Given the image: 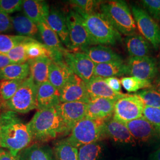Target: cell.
<instances>
[{"mask_svg": "<svg viewBox=\"0 0 160 160\" xmlns=\"http://www.w3.org/2000/svg\"><path fill=\"white\" fill-rule=\"evenodd\" d=\"M121 84L125 90L129 92H135L143 88H152L151 81L141 80L134 77H125L121 80Z\"/></svg>", "mask_w": 160, "mask_h": 160, "instance_id": "33", "label": "cell"}, {"mask_svg": "<svg viewBox=\"0 0 160 160\" xmlns=\"http://www.w3.org/2000/svg\"><path fill=\"white\" fill-rule=\"evenodd\" d=\"M24 80L0 81V97L4 104L10 100L16 93Z\"/></svg>", "mask_w": 160, "mask_h": 160, "instance_id": "32", "label": "cell"}, {"mask_svg": "<svg viewBox=\"0 0 160 160\" xmlns=\"http://www.w3.org/2000/svg\"><path fill=\"white\" fill-rule=\"evenodd\" d=\"M104 122L85 118L72 128L70 135L65 139L77 148L82 145L98 142L106 137L104 131Z\"/></svg>", "mask_w": 160, "mask_h": 160, "instance_id": "5", "label": "cell"}, {"mask_svg": "<svg viewBox=\"0 0 160 160\" xmlns=\"http://www.w3.org/2000/svg\"><path fill=\"white\" fill-rule=\"evenodd\" d=\"M143 116L150 123L160 129V108L145 106Z\"/></svg>", "mask_w": 160, "mask_h": 160, "instance_id": "40", "label": "cell"}, {"mask_svg": "<svg viewBox=\"0 0 160 160\" xmlns=\"http://www.w3.org/2000/svg\"><path fill=\"white\" fill-rule=\"evenodd\" d=\"M12 28V17L8 14L0 12V33L8 32Z\"/></svg>", "mask_w": 160, "mask_h": 160, "instance_id": "42", "label": "cell"}, {"mask_svg": "<svg viewBox=\"0 0 160 160\" xmlns=\"http://www.w3.org/2000/svg\"><path fill=\"white\" fill-rule=\"evenodd\" d=\"M0 160H17V159L8 150L0 147Z\"/></svg>", "mask_w": 160, "mask_h": 160, "instance_id": "44", "label": "cell"}, {"mask_svg": "<svg viewBox=\"0 0 160 160\" xmlns=\"http://www.w3.org/2000/svg\"><path fill=\"white\" fill-rule=\"evenodd\" d=\"M35 40L33 38L22 36L0 34V53L6 55L18 45Z\"/></svg>", "mask_w": 160, "mask_h": 160, "instance_id": "31", "label": "cell"}, {"mask_svg": "<svg viewBox=\"0 0 160 160\" xmlns=\"http://www.w3.org/2000/svg\"><path fill=\"white\" fill-rule=\"evenodd\" d=\"M12 28L18 36L33 38L39 32L37 24L24 14L12 16Z\"/></svg>", "mask_w": 160, "mask_h": 160, "instance_id": "28", "label": "cell"}, {"mask_svg": "<svg viewBox=\"0 0 160 160\" xmlns=\"http://www.w3.org/2000/svg\"><path fill=\"white\" fill-rule=\"evenodd\" d=\"M101 13L120 33H136L137 25L129 7L124 1H110L100 6Z\"/></svg>", "mask_w": 160, "mask_h": 160, "instance_id": "3", "label": "cell"}, {"mask_svg": "<svg viewBox=\"0 0 160 160\" xmlns=\"http://www.w3.org/2000/svg\"><path fill=\"white\" fill-rule=\"evenodd\" d=\"M102 151L98 142L82 145L78 148V160H98Z\"/></svg>", "mask_w": 160, "mask_h": 160, "instance_id": "34", "label": "cell"}, {"mask_svg": "<svg viewBox=\"0 0 160 160\" xmlns=\"http://www.w3.org/2000/svg\"><path fill=\"white\" fill-rule=\"evenodd\" d=\"M63 60L72 72L86 84L94 77L96 64L85 53L67 51L63 55Z\"/></svg>", "mask_w": 160, "mask_h": 160, "instance_id": "10", "label": "cell"}, {"mask_svg": "<svg viewBox=\"0 0 160 160\" xmlns=\"http://www.w3.org/2000/svg\"><path fill=\"white\" fill-rule=\"evenodd\" d=\"M17 160H56L53 150L48 145L35 142L23 149L16 156Z\"/></svg>", "mask_w": 160, "mask_h": 160, "instance_id": "21", "label": "cell"}, {"mask_svg": "<svg viewBox=\"0 0 160 160\" xmlns=\"http://www.w3.org/2000/svg\"><path fill=\"white\" fill-rule=\"evenodd\" d=\"M66 20L71 51H82L85 48L96 45L86 28L83 18L77 12L70 10L66 15Z\"/></svg>", "mask_w": 160, "mask_h": 160, "instance_id": "7", "label": "cell"}, {"mask_svg": "<svg viewBox=\"0 0 160 160\" xmlns=\"http://www.w3.org/2000/svg\"><path fill=\"white\" fill-rule=\"evenodd\" d=\"M104 131L106 137H109L115 142L126 144H135V140L125 124L111 118L104 123Z\"/></svg>", "mask_w": 160, "mask_h": 160, "instance_id": "17", "label": "cell"}, {"mask_svg": "<svg viewBox=\"0 0 160 160\" xmlns=\"http://www.w3.org/2000/svg\"><path fill=\"white\" fill-rule=\"evenodd\" d=\"M46 21L49 26L58 34L63 45L66 46L69 50L71 51L66 16L59 10L52 8L50 9Z\"/></svg>", "mask_w": 160, "mask_h": 160, "instance_id": "19", "label": "cell"}, {"mask_svg": "<svg viewBox=\"0 0 160 160\" xmlns=\"http://www.w3.org/2000/svg\"><path fill=\"white\" fill-rule=\"evenodd\" d=\"M141 4L150 16L160 20V0H143Z\"/></svg>", "mask_w": 160, "mask_h": 160, "instance_id": "41", "label": "cell"}, {"mask_svg": "<svg viewBox=\"0 0 160 160\" xmlns=\"http://www.w3.org/2000/svg\"><path fill=\"white\" fill-rule=\"evenodd\" d=\"M74 10L79 14H92L96 12L100 6V1L96 0H71L69 1Z\"/></svg>", "mask_w": 160, "mask_h": 160, "instance_id": "36", "label": "cell"}, {"mask_svg": "<svg viewBox=\"0 0 160 160\" xmlns=\"http://www.w3.org/2000/svg\"><path fill=\"white\" fill-rule=\"evenodd\" d=\"M125 125L136 142H148L157 137L160 133V129L150 123L143 116L129 122Z\"/></svg>", "mask_w": 160, "mask_h": 160, "instance_id": "15", "label": "cell"}, {"mask_svg": "<svg viewBox=\"0 0 160 160\" xmlns=\"http://www.w3.org/2000/svg\"><path fill=\"white\" fill-rule=\"evenodd\" d=\"M127 65L123 61H115L108 63L96 64L94 77L106 78L109 77H120L128 74Z\"/></svg>", "mask_w": 160, "mask_h": 160, "instance_id": "27", "label": "cell"}, {"mask_svg": "<svg viewBox=\"0 0 160 160\" xmlns=\"http://www.w3.org/2000/svg\"><path fill=\"white\" fill-rule=\"evenodd\" d=\"M132 14L139 32L155 49L160 46V28L145 10L138 6H132Z\"/></svg>", "mask_w": 160, "mask_h": 160, "instance_id": "9", "label": "cell"}, {"mask_svg": "<svg viewBox=\"0 0 160 160\" xmlns=\"http://www.w3.org/2000/svg\"><path fill=\"white\" fill-rule=\"evenodd\" d=\"M32 140L45 143L68 131L55 108L38 110L28 123Z\"/></svg>", "mask_w": 160, "mask_h": 160, "instance_id": "2", "label": "cell"}, {"mask_svg": "<svg viewBox=\"0 0 160 160\" xmlns=\"http://www.w3.org/2000/svg\"><path fill=\"white\" fill-rule=\"evenodd\" d=\"M22 10L24 14L36 24L46 19L50 12L47 2L41 0L23 1Z\"/></svg>", "mask_w": 160, "mask_h": 160, "instance_id": "23", "label": "cell"}, {"mask_svg": "<svg viewBox=\"0 0 160 160\" xmlns=\"http://www.w3.org/2000/svg\"><path fill=\"white\" fill-rule=\"evenodd\" d=\"M81 52L86 53L96 65L123 61L120 55L111 48L101 45L90 46Z\"/></svg>", "mask_w": 160, "mask_h": 160, "instance_id": "25", "label": "cell"}, {"mask_svg": "<svg viewBox=\"0 0 160 160\" xmlns=\"http://www.w3.org/2000/svg\"><path fill=\"white\" fill-rule=\"evenodd\" d=\"M26 55L28 60L34 59L42 57H48L51 59V53L43 43L36 40L27 43Z\"/></svg>", "mask_w": 160, "mask_h": 160, "instance_id": "35", "label": "cell"}, {"mask_svg": "<svg viewBox=\"0 0 160 160\" xmlns=\"http://www.w3.org/2000/svg\"><path fill=\"white\" fill-rule=\"evenodd\" d=\"M108 86L114 92H120L121 91V81L117 77H109L104 78Z\"/></svg>", "mask_w": 160, "mask_h": 160, "instance_id": "43", "label": "cell"}, {"mask_svg": "<svg viewBox=\"0 0 160 160\" xmlns=\"http://www.w3.org/2000/svg\"><path fill=\"white\" fill-rule=\"evenodd\" d=\"M38 110L55 108L60 103L59 91L48 81L37 86Z\"/></svg>", "mask_w": 160, "mask_h": 160, "instance_id": "18", "label": "cell"}, {"mask_svg": "<svg viewBox=\"0 0 160 160\" xmlns=\"http://www.w3.org/2000/svg\"><path fill=\"white\" fill-rule=\"evenodd\" d=\"M116 102L103 98H92L87 104L86 118L100 121L108 120L113 115Z\"/></svg>", "mask_w": 160, "mask_h": 160, "instance_id": "16", "label": "cell"}, {"mask_svg": "<svg viewBox=\"0 0 160 160\" xmlns=\"http://www.w3.org/2000/svg\"><path fill=\"white\" fill-rule=\"evenodd\" d=\"M28 42H23L18 45L6 54L12 63H23L28 62L26 47Z\"/></svg>", "mask_w": 160, "mask_h": 160, "instance_id": "38", "label": "cell"}, {"mask_svg": "<svg viewBox=\"0 0 160 160\" xmlns=\"http://www.w3.org/2000/svg\"><path fill=\"white\" fill-rule=\"evenodd\" d=\"M144 108L145 105L137 94H126L115 102L113 118L126 124L142 118Z\"/></svg>", "mask_w": 160, "mask_h": 160, "instance_id": "8", "label": "cell"}, {"mask_svg": "<svg viewBox=\"0 0 160 160\" xmlns=\"http://www.w3.org/2000/svg\"><path fill=\"white\" fill-rule=\"evenodd\" d=\"M128 74L139 79L151 81L158 73V68L154 58L149 56L131 57L128 61Z\"/></svg>", "mask_w": 160, "mask_h": 160, "instance_id": "12", "label": "cell"}, {"mask_svg": "<svg viewBox=\"0 0 160 160\" xmlns=\"http://www.w3.org/2000/svg\"><path fill=\"white\" fill-rule=\"evenodd\" d=\"M3 106L7 110L22 114L38 109L37 86L30 75L23 81L15 95Z\"/></svg>", "mask_w": 160, "mask_h": 160, "instance_id": "6", "label": "cell"}, {"mask_svg": "<svg viewBox=\"0 0 160 160\" xmlns=\"http://www.w3.org/2000/svg\"><path fill=\"white\" fill-rule=\"evenodd\" d=\"M56 160H78V148L63 139L58 141L53 148Z\"/></svg>", "mask_w": 160, "mask_h": 160, "instance_id": "30", "label": "cell"}, {"mask_svg": "<svg viewBox=\"0 0 160 160\" xmlns=\"http://www.w3.org/2000/svg\"><path fill=\"white\" fill-rule=\"evenodd\" d=\"M88 92L92 98H103L117 101L126 94L113 91L107 84L104 78L93 77L86 84Z\"/></svg>", "mask_w": 160, "mask_h": 160, "instance_id": "20", "label": "cell"}, {"mask_svg": "<svg viewBox=\"0 0 160 160\" xmlns=\"http://www.w3.org/2000/svg\"><path fill=\"white\" fill-rule=\"evenodd\" d=\"M152 88L160 93V78L155 81L154 84H152Z\"/></svg>", "mask_w": 160, "mask_h": 160, "instance_id": "46", "label": "cell"}, {"mask_svg": "<svg viewBox=\"0 0 160 160\" xmlns=\"http://www.w3.org/2000/svg\"><path fill=\"white\" fill-rule=\"evenodd\" d=\"M12 63L11 61L6 55L0 53V69L3 68Z\"/></svg>", "mask_w": 160, "mask_h": 160, "instance_id": "45", "label": "cell"}, {"mask_svg": "<svg viewBox=\"0 0 160 160\" xmlns=\"http://www.w3.org/2000/svg\"><path fill=\"white\" fill-rule=\"evenodd\" d=\"M73 74L64 60H52L49 67L48 81L59 91Z\"/></svg>", "mask_w": 160, "mask_h": 160, "instance_id": "22", "label": "cell"}, {"mask_svg": "<svg viewBox=\"0 0 160 160\" xmlns=\"http://www.w3.org/2000/svg\"><path fill=\"white\" fill-rule=\"evenodd\" d=\"M87 104L84 102L61 103L56 107L68 131L80 120L86 118Z\"/></svg>", "mask_w": 160, "mask_h": 160, "instance_id": "14", "label": "cell"}, {"mask_svg": "<svg viewBox=\"0 0 160 160\" xmlns=\"http://www.w3.org/2000/svg\"><path fill=\"white\" fill-rule=\"evenodd\" d=\"M51 62V59L48 57H42L28 61L30 67V76L36 86H39L48 81L49 67Z\"/></svg>", "mask_w": 160, "mask_h": 160, "instance_id": "24", "label": "cell"}, {"mask_svg": "<svg viewBox=\"0 0 160 160\" xmlns=\"http://www.w3.org/2000/svg\"><path fill=\"white\" fill-rule=\"evenodd\" d=\"M59 92L61 103H88L91 100L86 82L74 74L72 75L68 82L59 90Z\"/></svg>", "mask_w": 160, "mask_h": 160, "instance_id": "11", "label": "cell"}, {"mask_svg": "<svg viewBox=\"0 0 160 160\" xmlns=\"http://www.w3.org/2000/svg\"><path fill=\"white\" fill-rule=\"evenodd\" d=\"M79 14L83 18L86 28L96 45H115L122 40L120 33L102 13Z\"/></svg>", "mask_w": 160, "mask_h": 160, "instance_id": "4", "label": "cell"}, {"mask_svg": "<svg viewBox=\"0 0 160 160\" xmlns=\"http://www.w3.org/2000/svg\"><path fill=\"white\" fill-rule=\"evenodd\" d=\"M153 160H160V148L154 154Z\"/></svg>", "mask_w": 160, "mask_h": 160, "instance_id": "47", "label": "cell"}, {"mask_svg": "<svg viewBox=\"0 0 160 160\" xmlns=\"http://www.w3.org/2000/svg\"><path fill=\"white\" fill-rule=\"evenodd\" d=\"M1 106H3V103H2V102L1 99V97H0V107H1Z\"/></svg>", "mask_w": 160, "mask_h": 160, "instance_id": "48", "label": "cell"}, {"mask_svg": "<svg viewBox=\"0 0 160 160\" xmlns=\"http://www.w3.org/2000/svg\"><path fill=\"white\" fill-rule=\"evenodd\" d=\"M30 75L28 62L23 63H12L0 69V80H25Z\"/></svg>", "mask_w": 160, "mask_h": 160, "instance_id": "29", "label": "cell"}, {"mask_svg": "<svg viewBox=\"0 0 160 160\" xmlns=\"http://www.w3.org/2000/svg\"><path fill=\"white\" fill-rule=\"evenodd\" d=\"M23 2L22 0H0V12L9 14L21 11Z\"/></svg>", "mask_w": 160, "mask_h": 160, "instance_id": "39", "label": "cell"}, {"mask_svg": "<svg viewBox=\"0 0 160 160\" xmlns=\"http://www.w3.org/2000/svg\"><path fill=\"white\" fill-rule=\"evenodd\" d=\"M126 48L131 57L148 56L150 44L148 40L140 34H131L125 38Z\"/></svg>", "mask_w": 160, "mask_h": 160, "instance_id": "26", "label": "cell"}, {"mask_svg": "<svg viewBox=\"0 0 160 160\" xmlns=\"http://www.w3.org/2000/svg\"><path fill=\"white\" fill-rule=\"evenodd\" d=\"M37 26L43 44L51 53L52 60H63V55L68 50L64 48L59 36L49 26L46 19L42 20L37 24Z\"/></svg>", "mask_w": 160, "mask_h": 160, "instance_id": "13", "label": "cell"}, {"mask_svg": "<svg viewBox=\"0 0 160 160\" xmlns=\"http://www.w3.org/2000/svg\"><path fill=\"white\" fill-rule=\"evenodd\" d=\"M32 141L28 123H24L17 113L9 110L0 113V147L16 157Z\"/></svg>", "mask_w": 160, "mask_h": 160, "instance_id": "1", "label": "cell"}, {"mask_svg": "<svg viewBox=\"0 0 160 160\" xmlns=\"http://www.w3.org/2000/svg\"><path fill=\"white\" fill-rule=\"evenodd\" d=\"M145 106L160 108V93L152 88L143 90L137 93Z\"/></svg>", "mask_w": 160, "mask_h": 160, "instance_id": "37", "label": "cell"}]
</instances>
